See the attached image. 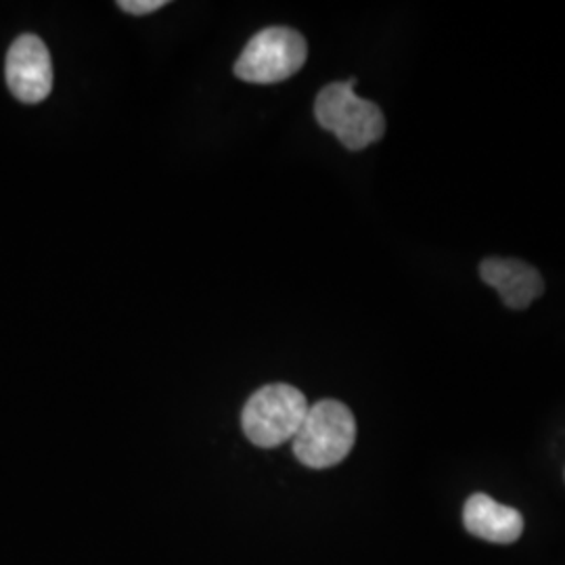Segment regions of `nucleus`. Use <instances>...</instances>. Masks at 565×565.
<instances>
[{
    "mask_svg": "<svg viewBox=\"0 0 565 565\" xmlns=\"http://www.w3.org/2000/svg\"><path fill=\"white\" fill-rule=\"evenodd\" d=\"M294 455L310 469H327L342 463L356 443V419L340 401H321L308 408L296 434Z\"/></svg>",
    "mask_w": 565,
    "mask_h": 565,
    "instance_id": "obj_1",
    "label": "nucleus"
},
{
    "mask_svg": "<svg viewBox=\"0 0 565 565\" xmlns=\"http://www.w3.org/2000/svg\"><path fill=\"white\" fill-rule=\"evenodd\" d=\"M356 81L333 82L324 86L315 102V116L321 128L333 132L345 149L361 151L377 142L385 132V118L375 103L354 93Z\"/></svg>",
    "mask_w": 565,
    "mask_h": 565,
    "instance_id": "obj_2",
    "label": "nucleus"
},
{
    "mask_svg": "<svg viewBox=\"0 0 565 565\" xmlns=\"http://www.w3.org/2000/svg\"><path fill=\"white\" fill-rule=\"evenodd\" d=\"M308 401L289 384L264 385L249 396L242 411L243 434L260 448L291 443L308 413Z\"/></svg>",
    "mask_w": 565,
    "mask_h": 565,
    "instance_id": "obj_3",
    "label": "nucleus"
},
{
    "mask_svg": "<svg viewBox=\"0 0 565 565\" xmlns=\"http://www.w3.org/2000/svg\"><path fill=\"white\" fill-rule=\"evenodd\" d=\"M308 57V44L302 34L273 25L260 30L235 63V76L252 84H275L298 74Z\"/></svg>",
    "mask_w": 565,
    "mask_h": 565,
    "instance_id": "obj_4",
    "label": "nucleus"
},
{
    "mask_svg": "<svg viewBox=\"0 0 565 565\" xmlns=\"http://www.w3.org/2000/svg\"><path fill=\"white\" fill-rule=\"evenodd\" d=\"M4 74L7 86L18 102L25 105L44 102L53 90V63L46 44L34 34L20 36L7 53Z\"/></svg>",
    "mask_w": 565,
    "mask_h": 565,
    "instance_id": "obj_5",
    "label": "nucleus"
},
{
    "mask_svg": "<svg viewBox=\"0 0 565 565\" xmlns=\"http://www.w3.org/2000/svg\"><path fill=\"white\" fill-rule=\"evenodd\" d=\"M480 277L494 287L503 302L513 310H524L545 291L541 273L534 266L513 258H486L480 264Z\"/></svg>",
    "mask_w": 565,
    "mask_h": 565,
    "instance_id": "obj_6",
    "label": "nucleus"
},
{
    "mask_svg": "<svg viewBox=\"0 0 565 565\" xmlns=\"http://www.w3.org/2000/svg\"><path fill=\"white\" fill-rule=\"evenodd\" d=\"M463 524L469 534L494 545H511L524 532V518L518 509L497 503L482 492L465 503Z\"/></svg>",
    "mask_w": 565,
    "mask_h": 565,
    "instance_id": "obj_7",
    "label": "nucleus"
},
{
    "mask_svg": "<svg viewBox=\"0 0 565 565\" xmlns=\"http://www.w3.org/2000/svg\"><path fill=\"white\" fill-rule=\"evenodd\" d=\"M166 4H168L166 0H120L118 2L121 11L130 13V15H149V13L160 11Z\"/></svg>",
    "mask_w": 565,
    "mask_h": 565,
    "instance_id": "obj_8",
    "label": "nucleus"
}]
</instances>
